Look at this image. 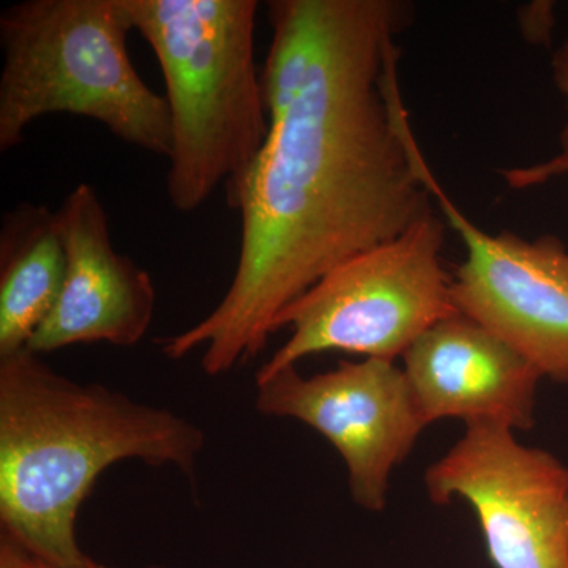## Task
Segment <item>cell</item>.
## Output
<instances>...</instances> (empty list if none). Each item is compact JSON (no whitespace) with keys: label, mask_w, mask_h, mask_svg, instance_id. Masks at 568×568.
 Masks as SVG:
<instances>
[{"label":"cell","mask_w":568,"mask_h":568,"mask_svg":"<svg viewBox=\"0 0 568 568\" xmlns=\"http://www.w3.org/2000/svg\"><path fill=\"white\" fill-rule=\"evenodd\" d=\"M67 254L58 215L22 203L3 213L0 227V357L28 349L58 304Z\"/></svg>","instance_id":"cell-11"},{"label":"cell","mask_w":568,"mask_h":568,"mask_svg":"<svg viewBox=\"0 0 568 568\" xmlns=\"http://www.w3.org/2000/svg\"><path fill=\"white\" fill-rule=\"evenodd\" d=\"M125 0H24L0 14V152L43 115L102 123L118 140L166 156L171 118L126 50Z\"/></svg>","instance_id":"cell-4"},{"label":"cell","mask_w":568,"mask_h":568,"mask_svg":"<svg viewBox=\"0 0 568 568\" xmlns=\"http://www.w3.org/2000/svg\"><path fill=\"white\" fill-rule=\"evenodd\" d=\"M28 552L22 551L9 537H0V568H24Z\"/></svg>","instance_id":"cell-15"},{"label":"cell","mask_w":568,"mask_h":568,"mask_svg":"<svg viewBox=\"0 0 568 568\" xmlns=\"http://www.w3.org/2000/svg\"><path fill=\"white\" fill-rule=\"evenodd\" d=\"M518 26L523 39L534 47H549L556 28V3L536 0L518 10Z\"/></svg>","instance_id":"cell-13"},{"label":"cell","mask_w":568,"mask_h":568,"mask_svg":"<svg viewBox=\"0 0 568 568\" xmlns=\"http://www.w3.org/2000/svg\"><path fill=\"white\" fill-rule=\"evenodd\" d=\"M428 185L466 246L452 275L457 312L514 347L544 379L568 386L567 245L552 234L534 241L507 231L489 234L459 211L433 173Z\"/></svg>","instance_id":"cell-8"},{"label":"cell","mask_w":568,"mask_h":568,"mask_svg":"<svg viewBox=\"0 0 568 568\" xmlns=\"http://www.w3.org/2000/svg\"><path fill=\"white\" fill-rule=\"evenodd\" d=\"M435 506L465 500L495 568H568V466L506 426H466L426 467Z\"/></svg>","instance_id":"cell-6"},{"label":"cell","mask_w":568,"mask_h":568,"mask_svg":"<svg viewBox=\"0 0 568 568\" xmlns=\"http://www.w3.org/2000/svg\"><path fill=\"white\" fill-rule=\"evenodd\" d=\"M256 410L316 429L345 463L354 504L386 510L394 470L425 432L405 372L395 362L364 358L305 377L297 366L256 381Z\"/></svg>","instance_id":"cell-7"},{"label":"cell","mask_w":568,"mask_h":568,"mask_svg":"<svg viewBox=\"0 0 568 568\" xmlns=\"http://www.w3.org/2000/svg\"><path fill=\"white\" fill-rule=\"evenodd\" d=\"M551 77L568 108V37L556 48L551 58Z\"/></svg>","instance_id":"cell-14"},{"label":"cell","mask_w":568,"mask_h":568,"mask_svg":"<svg viewBox=\"0 0 568 568\" xmlns=\"http://www.w3.org/2000/svg\"><path fill=\"white\" fill-rule=\"evenodd\" d=\"M446 227L429 213L325 275L276 321V332L287 327L291 335L256 381L334 351L396 362L428 328L457 315L443 261Z\"/></svg>","instance_id":"cell-5"},{"label":"cell","mask_w":568,"mask_h":568,"mask_svg":"<svg viewBox=\"0 0 568 568\" xmlns=\"http://www.w3.org/2000/svg\"><path fill=\"white\" fill-rule=\"evenodd\" d=\"M559 152L545 162L530 164V166L508 168L500 170L504 181L514 190L532 189L544 185L552 179L568 175V123L559 136Z\"/></svg>","instance_id":"cell-12"},{"label":"cell","mask_w":568,"mask_h":568,"mask_svg":"<svg viewBox=\"0 0 568 568\" xmlns=\"http://www.w3.org/2000/svg\"><path fill=\"white\" fill-rule=\"evenodd\" d=\"M55 215L67 254L65 280L28 351L41 355L92 343L136 346L155 313L151 275L115 252L108 213L89 183L74 186Z\"/></svg>","instance_id":"cell-9"},{"label":"cell","mask_w":568,"mask_h":568,"mask_svg":"<svg viewBox=\"0 0 568 568\" xmlns=\"http://www.w3.org/2000/svg\"><path fill=\"white\" fill-rule=\"evenodd\" d=\"M24 568H115L108 566V564L99 562V560L92 559L91 556L85 555L84 558L80 560V562L73 564V566L69 567H58L51 566V564L41 562V560H37L31 558V556H26ZM144 568H164L162 566H148Z\"/></svg>","instance_id":"cell-16"},{"label":"cell","mask_w":568,"mask_h":568,"mask_svg":"<svg viewBox=\"0 0 568 568\" xmlns=\"http://www.w3.org/2000/svg\"><path fill=\"white\" fill-rule=\"evenodd\" d=\"M402 0H321L315 62L235 201L233 282L200 323L162 342L171 361L201 351L207 376L263 353L287 306L338 265L406 233L433 209L432 168L399 91Z\"/></svg>","instance_id":"cell-1"},{"label":"cell","mask_w":568,"mask_h":568,"mask_svg":"<svg viewBox=\"0 0 568 568\" xmlns=\"http://www.w3.org/2000/svg\"><path fill=\"white\" fill-rule=\"evenodd\" d=\"M205 435L166 407L78 383L24 349L0 357V529L31 558L80 562V508L108 467L173 466L194 478Z\"/></svg>","instance_id":"cell-2"},{"label":"cell","mask_w":568,"mask_h":568,"mask_svg":"<svg viewBox=\"0 0 568 568\" xmlns=\"http://www.w3.org/2000/svg\"><path fill=\"white\" fill-rule=\"evenodd\" d=\"M426 425L455 418L515 433L536 425V366L484 325L457 313L425 332L402 357Z\"/></svg>","instance_id":"cell-10"},{"label":"cell","mask_w":568,"mask_h":568,"mask_svg":"<svg viewBox=\"0 0 568 568\" xmlns=\"http://www.w3.org/2000/svg\"><path fill=\"white\" fill-rule=\"evenodd\" d=\"M125 7L164 78L170 203L194 212L223 185L233 209L271 129L254 61L260 2L125 0Z\"/></svg>","instance_id":"cell-3"}]
</instances>
